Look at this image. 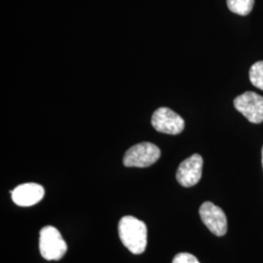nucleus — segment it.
I'll list each match as a JSON object with an SVG mask.
<instances>
[{
    "label": "nucleus",
    "instance_id": "1",
    "mask_svg": "<svg viewBox=\"0 0 263 263\" xmlns=\"http://www.w3.org/2000/svg\"><path fill=\"white\" fill-rule=\"evenodd\" d=\"M118 232L123 245L132 254H141L145 251L147 229L143 221L135 216H123L119 221Z\"/></svg>",
    "mask_w": 263,
    "mask_h": 263
},
{
    "label": "nucleus",
    "instance_id": "2",
    "mask_svg": "<svg viewBox=\"0 0 263 263\" xmlns=\"http://www.w3.org/2000/svg\"><path fill=\"white\" fill-rule=\"evenodd\" d=\"M39 250L46 260H60L67 252V245L56 227L48 226L40 230Z\"/></svg>",
    "mask_w": 263,
    "mask_h": 263
},
{
    "label": "nucleus",
    "instance_id": "3",
    "mask_svg": "<svg viewBox=\"0 0 263 263\" xmlns=\"http://www.w3.org/2000/svg\"><path fill=\"white\" fill-rule=\"evenodd\" d=\"M161 156L159 147L151 142H141L125 153L123 163L126 167L146 168L153 165Z\"/></svg>",
    "mask_w": 263,
    "mask_h": 263
},
{
    "label": "nucleus",
    "instance_id": "4",
    "mask_svg": "<svg viewBox=\"0 0 263 263\" xmlns=\"http://www.w3.org/2000/svg\"><path fill=\"white\" fill-rule=\"evenodd\" d=\"M234 106L251 123L263 122V97L254 92H246L234 100Z\"/></svg>",
    "mask_w": 263,
    "mask_h": 263
},
{
    "label": "nucleus",
    "instance_id": "5",
    "mask_svg": "<svg viewBox=\"0 0 263 263\" xmlns=\"http://www.w3.org/2000/svg\"><path fill=\"white\" fill-rule=\"evenodd\" d=\"M151 124L156 131L168 135H179L184 129V120L168 107H160L153 113Z\"/></svg>",
    "mask_w": 263,
    "mask_h": 263
},
{
    "label": "nucleus",
    "instance_id": "6",
    "mask_svg": "<svg viewBox=\"0 0 263 263\" xmlns=\"http://www.w3.org/2000/svg\"><path fill=\"white\" fill-rule=\"evenodd\" d=\"M203 223L216 236L226 235L227 231V218L224 212L212 202H205L199 210Z\"/></svg>",
    "mask_w": 263,
    "mask_h": 263
},
{
    "label": "nucleus",
    "instance_id": "7",
    "mask_svg": "<svg viewBox=\"0 0 263 263\" xmlns=\"http://www.w3.org/2000/svg\"><path fill=\"white\" fill-rule=\"evenodd\" d=\"M203 158L199 154H193L183 160L177 172V179L179 184L184 187L196 185L202 177Z\"/></svg>",
    "mask_w": 263,
    "mask_h": 263
},
{
    "label": "nucleus",
    "instance_id": "8",
    "mask_svg": "<svg viewBox=\"0 0 263 263\" xmlns=\"http://www.w3.org/2000/svg\"><path fill=\"white\" fill-rule=\"evenodd\" d=\"M13 202L20 207H30L39 203L45 195V190L38 183H24L11 191Z\"/></svg>",
    "mask_w": 263,
    "mask_h": 263
},
{
    "label": "nucleus",
    "instance_id": "9",
    "mask_svg": "<svg viewBox=\"0 0 263 263\" xmlns=\"http://www.w3.org/2000/svg\"><path fill=\"white\" fill-rule=\"evenodd\" d=\"M254 0H227L229 10L240 16L249 15L254 8Z\"/></svg>",
    "mask_w": 263,
    "mask_h": 263
},
{
    "label": "nucleus",
    "instance_id": "10",
    "mask_svg": "<svg viewBox=\"0 0 263 263\" xmlns=\"http://www.w3.org/2000/svg\"><path fill=\"white\" fill-rule=\"evenodd\" d=\"M249 76L252 84L263 91V61L256 62L252 66Z\"/></svg>",
    "mask_w": 263,
    "mask_h": 263
},
{
    "label": "nucleus",
    "instance_id": "11",
    "mask_svg": "<svg viewBox=\"0 0 263 263\" xmlns=\"http://www.w3.org/2000/svg\"><path fill=\"white\" fill-rule=\"evenodd\" d=\"M173 263H200L193 254L187 253L178 254L173 259Z\"/></svg>",
    "mask_w": 263,
    "mask_h": 263
},
{
    "label": "nucleus",
    "instance_id": "12",
    "mask_svg": "<svg viewBox=\"0 0 263 263\" xmlns=\"http://www.w3.org/2000/svg\"><path fill=\"white\" fill-rule=\"evenodd\" d=\"M261 158H262V160H261V161H262V167H263V147H262V151H261Z\"/></svg>",
    "mask_w": 263,
    "mask_h": 263
}]
</instances>
